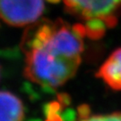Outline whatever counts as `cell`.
Here are the masks:
<instances>
[{"mask_svg":"<svg viewBox=\"0 0 121 121\" xmlns=\"http://www.w3.org/2000/svg\"><path fill=\"white\" fill-rule=\"evenodd\" d=\"M24 76L41 86L55 89L76 73L80 57H73L56 48L48 40L41 48L25 54Z\"/></svg>","mask_w":121,"mask_h":121,"instance_id":"1","label":"cell"},{"mask_svg":"<svg viewBox=\"0 0 121 121\" xmlns=\"http://www.w3.org/2000/svg\"><path fill=\"white\" fill-rule=\"evenodd\" d=\"M69 13L82 20L100 19L107 27L117 24L121 15V0H64Z\"/></svg>","mask_w":121,"mask_h":121,"instance_id":"2","label":"cell"},{"mask_svg":"<svg viewBox=\"0 0 121 121\" xmlns=\"http://www.w3.org/2000/svg\"><path fill=\"white\" fill-rule=\"evenodd\" d=\"M44 10V0H0V19L15 27L36 22Z\"/></svg>","mask_w":121,"mask_h":121,"instance_id":"3","label":"cell"},{"mask_svg":"<svg viewBox=\"0 0 121 121\" xmlns=\"http://www.w3.org/2000/svg\"><path fill=\"white\" fill-rule=\"evenodd\" d=\"M109 88L121 90V48L116 49L107 58L96 73Z\"/></svg>","mask_w":121,"mask_h":121,"instance_id":"4","label":"cell"},{"mask_svg":"<svg viewBox=\"0 0 121 121\" xmlns=\"http://www.w3.org/2000/svg\"><path fill=\"white\" fill-rule=\"evenodd\" d=\"M23 117L22 100L10 91H0V121H22Z\"/></svg>","mask_w":121,"mask_h":121,"instance_id":"5","label":"cell"},{"mask_svg":"<svg viewBox=\"0 0 121 121\" xmlns=\"http://www.w3.org/2000/svg\"><path fill=\"white\" fill-rule=\"evenodd\" d=\"M105 22L100 19H91L87 20L86 23L84 24L86 36L91 39H99L103 35L106 27Z\"/></svg>","mask_w":121,"mask_h":121,"instance_id":"6","label":"cell"},{"mask_svg":"<svg viewBox=\"0 0 121 121\" xmlns=\"http://www.w3.org/2000/svg\"><path fill=\"white\" fill-rule=\"evenodd\" d=\"M79 121H121V112H113L105 115H90Z\"/></svg>","mask_w":121,"mask_h":121,"instance_id":"7","label":"cell"},{"mask_svg":"<svg viewBox=\"0 0 121 121\" xmlns=\"http://www.w3.org/2000/svg\"><path fill=\"white\" fill-rule=\"evenodd\" d=\"M63 107L58 101H51L49 103L46 104L44 106V114L46 117H54V116H57V115H61V112L63 110Z\"/></svg>","mask_w":121,"mask_h":121,"instance_id":"8","label":"cell"},{"mask_svg":"<svg viewBox=\"0 0 121 121\" xmlns=\"http://www.w3.org/2000/svg\"><path fill=\"white\" fill-rule=\"evenodd\" d=\"M78 115L71 108H67L65 111L61 112V117L64 121H76V117Z\"/></svg>","mask_w":121,"mask_h":121,"instance_id":"9","label":"cell"},{"mask_svg":"<svg viewBox=\"0 0 121 121\" xmlns=\"http://www.w3.org/2000/svg\"><path fill=\"white\" fill-rule=\"evenodd\" d=\"M78 117L80 119H82V118H85V117H89L91 115V109L89 108L88 105H81L79 108H78Z\"/></svg>","mask_w":121,"mask_h":121,"instance_id":"10","label":"cell"},{"mask_svg":"<svg viewBox=\"0 0 121 121\" xmlns=\"http://www.w3.org/2000/svg\"><path fill=\"white\" fill-rule=\"evenodd\" d=\"M57 101L63 106V107H65L67 105L70 104V101H71V99L68 94L66 93H58L57 94Z\"/></svg>","mask_w":121,"mask_h":121,"instance_id":"11","label":"cell"},{"mask_svg":"<svg viewBox=\"0 0 121 121\" xmlns=\"http://www.w3.org/2000/svg\"><path fill=\"white\" fill-rule=\"evenodd\" d=\"M46 121H64V120H63V118L61 117V115H57V116L48 117Z\"/></svg>","mask_w":121,"mask_h":121,"instance_id":"12","label":"cell"},{"mask_svg":"<svg viewBox=\"0 0 121 121\" xmlns=\"http://www.w3.org/2000/svg\"><path fill=\"white\" fill-rule=\"evenodd\" d=\"M48 2H49V3H53V4H56V3H58L60 0H47Z\"/></svg>","mask_w":121,"mask_h":121,"instance_id":"13","label":"cell"},{"mask_svg":"<svg viewBox=\"0 0 121 121\" xmlns=\"http://www.w3.org/2000/svg\"><path fill=\"white\" fill-rule=\"evenodd\" d=\"M30 121H41V120H39V119H32V120H30Z\"/></svg>","mask_w":121,"mask_h":121,"instance_id":"14","label":"cell"},{"mask_svg":"<svg viewBox=\"0 0 121 121\" xmlns=\"http://www.w3.org/2000/svg\"><path fill=\"white\" fill-rule=\"evenodd\" d=\"M0 73H1V71H0Z\"/></svg>","mask_w":121,"mask_h":121,"instance_id":"15","label":"cell"}]
</instances>
